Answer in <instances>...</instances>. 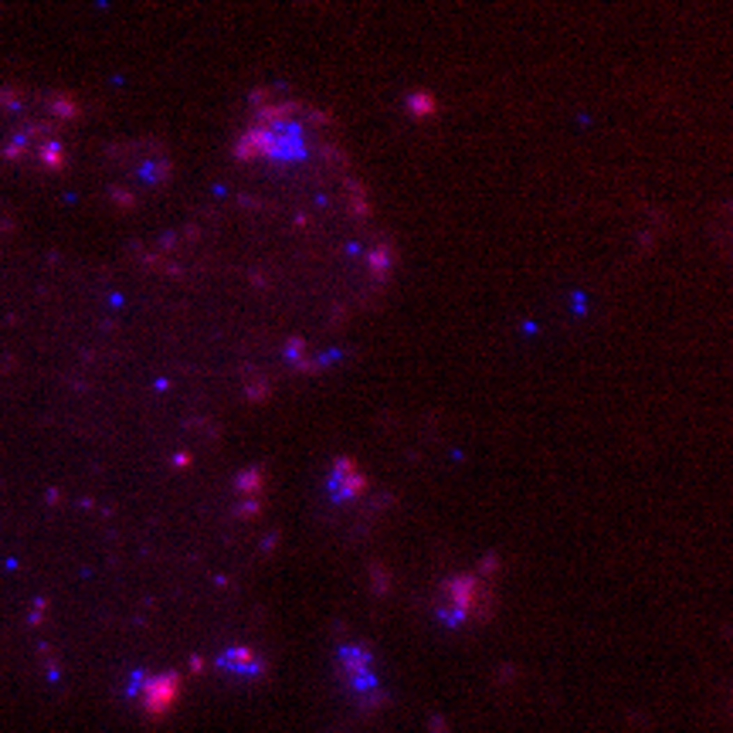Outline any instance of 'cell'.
I'll use <instances>...</instances> for the list:
<instances>
[{"instance_id": "obj_5", "label": "cell", "mask_w": 733, "mask_h": 733, "mask_svg": "<svg viewBox=\"0 0 733 733\" xmlns=\"http://www.w3.org/2000/svg\"><path fill=\"white\" fill-rule=\"evenodd\" d=\"M435 109V99H428L424 92H418V95H411V112H418V116H424V112H431Z\"/></svg>"}, {"instance_id": "obj_3", "label": "cell", "mask_w": 733, "mask_h": 733, "mask_svg": "<svg viewBox=\"0 0 733 733\" xmlns=\"http://www.w3.org/2000/svg\"><path fill=\"white\" fill-rule=\"evenodd\" d=\"M330 486H333V496H337V499H353V496H360V493L366 489V479H364V472L357 469V462H353V458H337Z\"/></svg>"}, {"instance_id": "obj_1", "label": "cell", "mask_w": 733, "mask_h": 733, "mask_svg": "<svg viewBox=\"0 0 733 733\" xmlns=\"http://www.w3.org/2000/svg\"><path fill=\"white\" fill-rule=\"evenodd\" d=\"M479 591H482L479 577H452L445 584V615L448 618H469L479 604Z\"/></svg>"}, {"instance_id": "obj_2", "label": "cell", "mask_w": 733, "mask_h": 733, "mask_svg": "<svg viewBox=\"0 0 733 733\" xmlns=\"http://www.w3.org/2000/svg\"><path fill=\"white\" fill-rule=\"evenodd\" d=\"M180 696V679L173 672H163V676H153V679L143 686V707L150 716H163L167 709L177 703Z\"/></svg>"}, {"instance_id": "obj_4", "label": "cell", "mask_w": 733, "mask_h": 733, "mask_svg": "<svg viewBox=\"0 0 733 733\" xmlns=\"http://www.w3.org/2000/svg\"><path fill=\"white\" fill-rule=\"evenodd\" d=\"M221 669H228V672H241V676H259L265 665H262V658L252 652V649H228V652L221 655Z\"/></svg>"}]
</instances>
